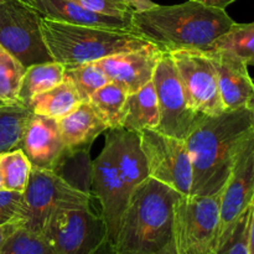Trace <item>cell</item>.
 Returning <instances> with one entry per match:
<instances>
[{"label": "cell", "mask_w": 254, "mask_h": 254, "mask_svg": "<svg viewBox=\"0 0 254 254\" xmlns=\"http://www.w3.org/2000/svg\"><path fill=\"white\" fill-rule=\"evenodd\" d=\"M66 67L57 61L42 62L26 67L19 91V102L27 107L34 97L59 86L64 79Z\"/></svg>", "instance_id": "7402d4cb"}, {"label": "cell", "mask_w": 254, "mask_h": 254, "mask_svg": "<svg viewBox=\"0 0 254 254\" xmlns=\"http://www.w3.org/2000/svg\"><path fill=\"white\" fill-rule=\"evenodd\" d=\"M25 67L0 46V104H20L19 91Z\"/></svg>", "instance_id": "4316f807"}, {"label": "cell", "mask_w": 254, "mask_h": 254, "mask_svg": "<svg viewBox=\"0 0 254 254\" xmlns=\"http://www.w3.org/2000/svg\"><path fill=\"white\" fill-rule=\"evenodd\" d=\"M253 202H254V198H253Z\"/></svg>", "instance_id": "ab89813d"}, {"label": "cell", "mask_w": 254, "mask_h": 254, "mask_svg": "<svg viewBox=\"0 0 254 254\" xmlns=\"http://www.w3.org/2000/svg\"><path fill=\"white\" fill-rule=\"evenodd\" d=\"M248 248H250V254H254V202L251 205L250 226H248Z\"/></svg>", "instance_id": "e575fe53"}, {"label": "cell", "mask_w": 254, "mask_h": 254, "mask_svg": "<svg viewBox=\"0 0 254 254\" xmlns=\"http://www.w3.org/2000/svg\"><path fill=\"white\" fill-rule=\"evenodd\" d=\"M133 32L161 52L211 50L235 20L225 9L189 0L176 5H156L131 16Z\"/></svg>", "instance_id": "7a4b0ae2"}, {"label": "cell", "mask_w": 254, "mask_h": 254, "mask_svg": "<svg viewBox=\"0 0 254 254\" xmlns=\"http://www.w3.org/2000/svg\"><path fill=\"white\" fill-rule=\"evenodd\" d=\"M91 180L94 193L101 203V216L106 225L107 237L114 243L130 193L127 190L112 159L111 150L106 144L101 154L92 163Z\"/></svg>", "instance_id": "4fadbf2b"}, {"label": "cell", "mask_w": 254, "mask_h": 254, "mask_svg": "<svg viewBox=\"0 0 254 254\" xmlns=\"http://www.w3.org/2000/svg\"><path fill=\"white\" fill-rule=\"evenodd\" d=\"M254 198V129L241 145L232 170L221 193L220 233L217 245L236 221L251 207Z\"/></svg>", "instance_id": "7c38bea8"}, {"label": "cell", "mask_w": 254, "mask_h": 254, "mask_svg": "<svg viewBox=\"0 0 254 254\" xmlns=\"http://www.w3.org/2000/svg\"><path fill=\"white\" fill-rule=\"evenodd\" d=\"M41 235L59 254H93L108 240L103 218L91 207L56 211Z\"/></svg>", "instance_id": "9c48e42d"}, {"label": "cell", "mask_w": 254, "mask_h": 254, "mask_svg": "<svg viewBox=\"0 0 254 254\" xmlns=\"http://www.w3.org/2000/svg\"><path fill=\"white\" fill-rule=\"evenodd\" d=\"M126 1L128 2V5L133 9L134 12L145 11V10L153 9L158 5L153 0H126Z\"/></svg>", "instance_id": "836d02e7"}, {"label": "cell", "mask_w": 254, "mask_h": 254, "mask_svg": "<svg viewBox=\"0 0 254 254\" xmlns=\"http://www.w3.org/2000/svg\"><path fill=\"white\" fill-rule=\"evenodd\" d=\"M81 102L83 101L73 84L64 78L59 86L34 97L27 108L35 116L60 119L73 111Z\"/></svg>", "instance_id": "44dd1931"}, {"label": "cell", "mask_w": 254, "mask_h": 254, "mask_svg": "<svg viewBox=\"0 0 254 254\" xmlns=\"http://www.w3.org/2000/svg\"><path fill=\"white\" fill-rule=\"evenodd\" d=\"M248 108H250L251 113H252V121H253V129H254V97L253 99L251 101V103L248 104Z\"/></svg>", "instance_id": "74e56055"}, {"label": "cell", "mask_w": 254, "mask_h": 254, "mask_svg": "<svg viewBox=\"0 0 254 254\" xmlns=\"http://www.w3.org/2000/svg\"><path fill=\"white\" fill-rule=\"evenodd\" d=\"M106 145L111 150L116 168L129 193L149 178L145 154L138 131L126 128L109 129Z\"/></svg>", "instance_id": "e0dca14e"}, {"label": "cell", "mask_w": 254, "mask_h": 254, "mask_svg": "<svg viewBox=\"0 0 254 254\" xmlns=\"http://www.w3.org/2000/svg\"><path fill=\"white\" fill-rule=\"evenodd\" d=\"M251 207L238 218L227 235L218 242L212 254H250L248 248V226Z\"/></svg>", "instance_id": "f546056e"}, {"label": "cell", "mask_w": 254, "mask_h": 254, "mask_svg": "<svg viewBox=\"0 0 254 254\" xmlns=\"http://www.w3.org/2000/svg\"><path fill=\"white\" fill-rule=\"evenodd\" d=\"M56 121L68 155L86 151L102 133L108 130L88 101L81 102L73 111Z\"/></svg>", "instance_id": "d6986e66"}, {"label": "cell", "mask_w": 254, "mask_h": 254, "mask_svg": "<svg viewBox=\"0 0 254 254\" xmlns=\"http://www.w3.org/2000/svg\"><path fill=\"white\" fill-rule=\"evenodd\" d=\"M252 130L248 107L197 119L185 139L192 164L190 196H210L222 191L241 145Z\"/></svg>", "instance_id": "6da1fadb"}, {"label": "cell", "mask_w": 254, "mask_h": 254, "mask_svg": "<svg viewBox=\"0 0 254 254\" xmlns=\"http://www.w3.org/2000/svg\"><path fill=\"white\" fill-rule=\"evenodd\" d=\"M21 197L22 192L0 190V226L16 220Z\"/></svg>", "instance_id": "1f68e13d"}, {"label": "cell", "mask_w": 254, "mask_h": 254, "mask_svg": "<svg viewBox=\"0 0 254 254\" xmlns=\"http://www.w3.org/2000/svg\"><path fill=\"white\" fill-rule=\"evenodd\" d=\"M31 169V163L20 148L0 154L4 190L22 192L27 185Z\"/></svg>", "instance_id": "484cf974"}, {"label": "cell", "mask_w": 254, "mask_h": 254, "mask_svg": "<svg viewBox=\"0 0 254 254\" xmlns=\"http://www.w3.org/2000/svg\"><path fill=\"white\" fill-rule=\"evenodd\" d=\"M86 207H91L88 192L69 184L57 171L32 166L16 220L22 228L41 233L56 211Z\"/></svg>", "instance_id": "5b68a950"}, {"label": "cell", "mask_w": 254, "mask_h": 254, "mask_svg": "<svg viewBox=\"0 0 254 254\" xmlns=\"http://www.w3.org/2000/svg\"><path fill=\"white\" fill-rule=\"evenodd\" d=\"M20 149L32 166L55 171L68 155L56 119L35 114H32L25 128Z\"/></svg>", "instance_id": "2e32d148"}, {"label": "cell", "mask_w": 254, "mask_h": 254, "mask_svg": "<svg viewBox=\"0 0 254 254\" xmlns=\"http://www.w3.org/2000/svg\"><path fill=\"white\" fill-rule=\"evenodd\" d=\"M216 76L221 99L226 111L248 107L254 97V82L248 64L240 57L223 50H207Z\"/></svg>", "instance_id": "9a60e30c"}, {"label": "cell", "mask_w": 254, "mask_h": 254, "mask_svg": "<svg viewBox=\"0 0 254 254\" xmlns=\"http://www.w3.org/2000/svg\"><path fill=\"white\" fill-rule=\"evenodd\" d=\"M0 190H4V184H2V175L0 171Z\"/></svg>", "instance_id": "f35d334b"}, {"label": "cell", "mask_w": 254, "mask_h": 254, "mask_svg": "<svg viewBox=\"0 0 254 254\" xmlns=\"http://www.w3.org/2000/svg\"><path fill=\"white\" fill-rule=\"evenodd\" d=\"M221 193L176 200L171 237L175 254L213 253L220 233Z\"/></svg>", "instance_id": "8992f818"}, {"label": "cell", "mask_w": 254, "mask_h": 254, "mask_svg": "<svg viewBox=\"0 0 254 254\" xmlns=\"http://www.w3.org/2000/svg\"><path fill=\"white\" fill-rule=\"evenodd\" d=\"M156 254H175V252H174V246H173V242L169 243L168 246H166L164 250H161L160 252H158Z\"/></svg>", "instance_id": "8d00e7d4"}, {"label": "cell", "mask_w": 254, "mask_h": 254, "mask_svg": "<svg viewBox=\"0 0 254 254\" xmlns=\"http://www.w3.org/2000/svg\"><path fill=\"white\" fill-rule=\"evenodd\" d=\"M211 49L231 52L248 66H254V21L247 24L236 22L226 34L216 40Z\"/></svg>", "instance_id": "d4e9b609"}, {"label": "cell", "mask_w": 254, "mask_h": 254, "mask_svg": "<svg viewBox=\"0 0 254 254\" xmlns=\"http://www.w3.org/2000/svg\"><path fill=\"white\" fill-rule=\"evenodd\" d=\"M151 82L158 97L160 114L156 130L185 140L202 114L191 108L175 62L169 52H163L161 55Z\"/></svg>", "instance_id": "30bf717a"}, {"label": "cell", "mask_w": 254, "mask_h": 254, "mask_svg": "<svg viewBox=\"0 0 254 254\" xmlns=\"http://www.w3.org/2000/svg\"><path fill=\"white\" fill-rule=\"evenodd\" d=\"M41 17L25 0H0V46L25 68L54 61L42 35Z\"/></svg>", "instance_id": "52a82bcc"}, {"label": "cell", "mask_w": 254, "mask_h": 254, "mask_svg": "<svg viewBox=\"0 0 254 254\" xmlns=\"http://www.w3.org/2000/svg\"><path fill=\"white\" fill-rule=\"evenodd\" d=\"M163 52L153 44L140 49L119 52L97 61L109 81L133 93L153 79L154 71Z\"/></svg>", "instance_id": "5bb4252c"}, {"label": "cell", "mask_w": 254, "mask_h": 254, "mask_svg": "<svg viewBox=\"0 0 254 254\" xmlns=\"http://www.w3.org/2000/svg\"><path fill=\"white\" fill-rule=\"evenodd\" d=\"M20 227H21V225H20V222L17 220L0 226V250H1V247L4 246V243L6 242L7 238Z\"/></svg>", "instance_id": "d6a6232c"}, {"label": "cell", "mask_w": 254, "mask_h": 254, "mask_svg": "<svg viewBox=\"0 0 254 254\" xmlns=\"http://www.w3.org/2000/svg\"><path fill=\"white\" fill-rule=\"evenodd\" d=\"M128 94L123 87L114 82H109L94 92L88 98V102L97 114L103 119L108 129H118L123 128L124 107Z\"/></svg>", "instance_id": "603a6c76"}, {"label": "cell", "mask_w": 254, "mask_h": 254, "mask_svg": "<svg viewBox=\"0 0 254 254\" xmlns=\"http://www.w3.org/2000/svg\"><path fill=\"white\" fill-rule=\"evenodd\" d=\"M180 196L153 178L139 184L129 196L113 243L116 254H156L164 250L171 242L174 205Z\"/></svg>", "instance_id": "3957f363"}, {"label": "cell", "mask_w": 254, "mask_h": 254, "mask_svg": "<svg viewBox=\"0 0 254 254\" xmlns=\"http://www.w3.org/2000/svg\"><path fill=\"white\" fill-rule=\"evenodd\" d=\"M42 17L71 25L127 30L133 32L131 20L92 11L77 0H25Z\"/></svg>", "instance_id": "ac0fdd59"}, {"label": "cell", "mask_w": 254, "mask_h": 254, "mask_svg": "<svg viewBox=\"0 0 254 254\" xmlns=\"http://www.w3.org/2000/svg\"><path fill=\"white\" fill-rule=\"evenodd\" d=\"M92 11L131 20L134 11L126 0H77Z\"/></svg>", "instance_id": "4dcf8cb0"}, {"label": "cell", "mask_w": 254, "mask_h": 254, "mask_svg": "<svg viewBox=\"0 0 254 254\" xmlns=\"http://www.w3.org/2000/svg\"><path fill=\"white\" fill-rule=\"evenodd\" d=\"M193 1L201 2L203 5H207V6L212 7H218V9H225L227 6H230L231 4H233L237 0H193Z\"/></svg>", "instance_id": "d590c367"}, {"label": "cell", "mask_w": 254, "mask_h": 254, "mask_svg": "<svg viewBox=\"0 0 254 254\" xmlns=\"http://www.w3.org/2000/svg\"><path fill=\"white\" fill-rule=\"evenodd\" d=\"M160 122L158 97L153 82L128 94L124 107L123 128L133 131L156 129Z\"/></svg>", "instance_id": "ffe728a7"}, {"label": "cell", "mask_w": 254, "mask_h": 254, "mask_svg": "<svg viewBox=\"0 0 254 254\" xmlns=\"http://www.w3.org/2000/svg\"><path fill=\"white\" fill-rule=\"evenodd\" d=\"M148 164L149 178L169 186L181 196H190L192 164L185 140L160 133L156 129L138 131Z\"/></svg>", "instance_id": "ba28073f"}, {"label": "cell", "mask_w": 254, "mask_h": 254, "mask_svg": "<svg viewBox=\"0 0 254 254\" xmlns=\"http://www.w3.org/2000/svg\"><path fill=\"white\" fill-rule=\"evenodd\" d=\"M45 42L54 61L66 68L140 49L149 42L127 30L71 25L41 17Z\"/></svg>", "instance_id": "277c9868"}, {"label": "cell", "mask_w": 254, "mask_h": 254, "mask_svg": "<svg viewBox=\"0 0 254 254\" xmlns=\"http://www.w3.org/2000/svg\"><path fill=\"white\" fill-rule=\"evenodd\" d=\"M169 54L175 62L191 108L202 116L225 112L215 67L206 51L181 50Z\"/></svg>", "instance_id": "8fae6325"}, {"label": "cell", "mask_w": 254, "mask_h": 254, "mask_svg": "<svg viewBox=\"0 0 254 254\" xmlns=\"http://www.w3.org/2000/svg\"><path fill=\"white\" fill-rule=\"evenodd\" d=\"M64 78L68 79L73 84L81 96L82 101H88V98L94 92L111 82L96 62H89V64L66 68Z\"/></svg>", "instance_id": "83f0119b"}, {"label": "cell", "mask_w": 254, "mask_h": 254, "mask_svg": "<svg viewBox=\"0 0 254 254\" xmlns=\"http://www.w3.org/2000/svg\"><path fill=\"white\" fill-rule=\"evenodd\" d=\"M0 254H59L41 233L17 228L6 240Z\"/></svg>", "instance_id": "f1b7e54d"}, {"label": "cell", "mask_w": 254, "mask_h": 254, "mask_svg": "<svg viewBox=\"0 0 254 254\" xmlns=\"http://www.w3.org/2000/svg\"><path fill=\"white\" fill-rule=\"evenodd\" d=\"M32 112L22 104H0V154L21 146Z\"/></svg>", "instance_id": "cb8c5ba5"}]
</instances>
